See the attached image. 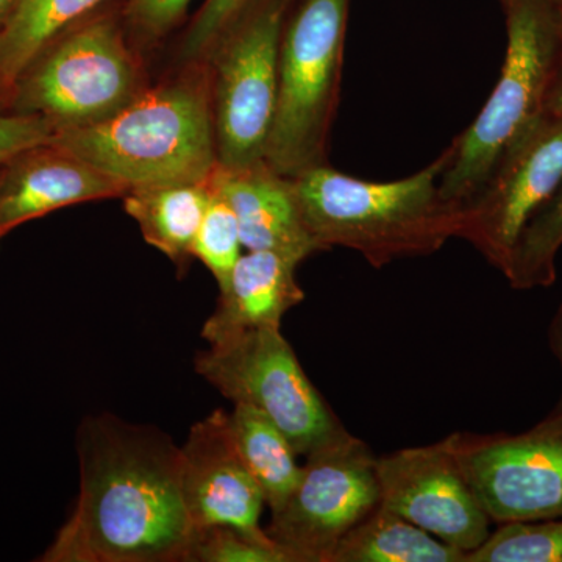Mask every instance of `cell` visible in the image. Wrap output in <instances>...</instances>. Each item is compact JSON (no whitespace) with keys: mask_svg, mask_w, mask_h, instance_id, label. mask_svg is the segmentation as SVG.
Listing matches in <instances>:
<instances>
[{"mask_svg":"<svg viewBox=\"0 0 562 562\" xmlns=\"http://www.w3.org/2000/svg\"><path fill=\"white\" fill-rule=\"evenodd\" d=\"M187 562H290L268 532L235 527L194 531Z\"/></svg>","mask_w":562,"mask_h":562,"instance_id":"obj_24","label":"cell"},{"mask_svg":"<svg viewBox=\"0 0 562 562\" xmlns=\"http://www.w3.org/2000/svg\"><path fill=\"white\" fill-rule=\"evenodd\" d=\"M331 562H465V553L379 505L339 542Z\"/></svg>","mask_w":562,"mask_h":562,"instance_id":"obj_19","label":"cell"},{"mask_svg":"<svg viewBox=\"0 0 562 562\" xmlns=\"http://www.w3.org/2000/svg\"><path fill=\"white\" fill-rule=\"evenodd\" d=\"M211 195V177L202 181L150 184L128 190L124 209L138 222L147 244L169 260L183 265L192 258V246Z\"/></svg>","mask_w":562,"mask_h":562,"instance_id":"obj_17","label":"cell"},{"mask_svg":"<svg viewBox=\"0 0 562 562\" xmlns=\"http://www.w3.org/2000/svg\"><path fill=\"white\" fill-rule=\"evenodd\" d=\"M349 9L350 0H299L284 18L279 94L265 161L286 179L328 162Z\"/></svg>","mask_w":562,"mask_h":562,"instance_id":"obj_5","label":"cell"},{"mask_svg":"<svg viewBox=\"0 0 562 562\" xmlns=\"http://www.w3.org/2000/svg\"><path fill=\"white\" fill-rule=\"evenodd\" d=\"M16 0H0V24L5 20L7 14L10 13L11 7L14 5Z\"/></svg>","mask_w":562,"mask_h":562,"instance_id":"obj_30","label":"cell"},{"mask_svg":"<svg viewBox=\"0 0 562 562\" xmlns=\"http://www.w3.org/2000/svg\"><path fill=\"white\" fill-rule=\"evenodd\" d=\"M449 439L492 524L562 517V397L522 432L457 431Z\"/></svg>","mask_w":562,"mask_h":562,"instance_id":"obj_10","label":"cell"},{"mask_svg":"<svg viewBox=\"0 0 562 562\" xmlns=\"http://www.w3.org/2000/svg\"><path fill=\"white\" fill-rule=\"evenodd\" d=\"M375 469L383 508L465 554L490 538L492 520L469 486L449 436L376 457Z\"/></svg>","mask_w":562,"mask_h":562,"instance_id":"obj_12","label":"cell"},{"mask_svg":"<svg viewBox=\"0 0 562 562\" xmlns=\"http://www.w3.org/2000/svg\"><path fill=\"white\" fill-rule=\"evenodd\" d=\"M301 262L280 251L247 250L221 288L202 338L216 344L258 328H280L284 314L305 299L295 279Z\"/></svg>","mask_w":562,"mask_h":562,"instance_id":"obj_16","label":"cell"},{"mask_svg":"<svg viewBox=\"0 0 562 562\" xmlns=\"http://www.w3.org/2000/svg\"><path fill=\"white\" fill-rule=\"evenodd\" d=\"M562 249V180L524 228L514 247L505 277L517 291L549 288L557 281V258Z\"/></svg>","mask_w":562,"mask_h":562,"instance_id":"obj_21","label":"cell"},{"mask_svg":"<svg viewBox=\"0 0 562 562\" xmlns=\"http://www.w3.org/2000/svg\"><path fill=\"white\" fill-rule=\"evenodd\" d=\"M228 427L236 449L265 494L266 505L276 512L299 482V454L283 431L250 406L235 405L228 413Z\"/></svg>","mask_w":562,"mask_h":562,"instance_id":"obj_20","label":"cell"},{"mask_svg":"<svg viewBox=\"0 0 562 562\" xmlns=\"http://www.w3.org/2000/svg\"><path fill=\"white\" fill-rule=\"evenodd\" d=\"M465 562H562V517L501 524Z\"/></svg>","mask_w":562,"mask_h":562,"instance_id":"obj_22","label":"cell"},{"mask_svg":"<svg viewBox=\"0 0 562 562\" xmlns=\"http://www.w3.org/2000/svg\"><path fill=\"white\" fill-rule=\"evenodd\" d=\"M180 483L192 531L235 527L261 531L266 498L243 461L228 427V413L216 409L191 428L180 447Z\"/></svg>","mask_w":562,"mask_h":562,"instance_id":"obj_13","label":"cell"},{"mask_svg":"<svg viewBox=\"0 0 562 562\" xmlns=\"http://www.w3.org/2000/svg\"><path fill=\"white\" fill-rule=\"evenodd\" d=\"M506 55L501 79L475 121L446 149L439 192L460 211L503 155L546 114L562 54V22L550 0H502Z\"/></svg>","mask_w":562,"mask_h":562,"instance_id":"obj_4","label":"cell"},{"mask_svg":"<svg viewBox=\"0 0 562 562\" xmlns=\"http://www.w3.org/2000/svg\"><path fill=\"white\" fill-rule=\"evenodd\" d=\"M554 11H557L558 18H560L562 22V0H550Z\"/></svg>","mask_w":562,"mask_h":562,"instance_id":"obj_31","label":"cell"},{"mask_svg":"<svg viewBox=\"0 0 562 562\" xmlns=\"http://www.w3.org/2000/svg\"><path fill=\"white\" fill-rule=\"evenodd\" d=\"M290 3L254 0L214 46V136L217 161L225 168L265 160L279 94L281 32Z\"/></svg>","mask_w":562,"mask_h":562,"instance_id":"obj_8","label":"cell"},{"mask_svg":"<svg viewBox=\"0 0 562 562\" xmlns=\"http://www.w3.org/2000/svg\"><path fill=\"white\" fill-rule=\"evenodd\" d=\"M211 184L235 211L247 250L280 251L301 261L322 251L306 231L291 180L265 160L239 168L217 165Z\"/></svg>","mask_w":562,"mask_h":562,"instance_id":"obj_15","label":"cell"},{"mask_svg":"<svg viewBox=\"0 0 562 562\" xmlns=\"http://www.w3.org/2000/svg\"><path fill=\"white\" fill-rule=\"evenodd\" d=\"M546 113L562 117V54L558 61L549 94H547Z\"/></svg>","mask_w":562,"mask_h":562,"instance_id":"obj_28","label":"cell"},{"mask_svg":"<svg viewBox=\"0 0 562 562\" xmlns=\"http://www.w3.org/2000/svg\"><path fill=\"white\" fill-rule=\"evenodd\" d=\"M52 143L128 190L209 180L217 150L203 70L143 90L109 120L60 131Z\"/></svg>","mask_w":562,"mask_h":562,"instance_id":"obj_3","label":"cell"},{"mask_svg":"<svg viewBox=\"0 0 562 562\" xmlns=\"http://www.w3.org/2000/svg\"><path fill=\"white\" fill-rule=\"evenodd\" d=\"M80 495L44 562H187L192 525L180 447L113 416L79 430Z\"/></svg>","mask_w":562,"mask_h":562,"instance_id":"obj_1","label":"cell"},{"mask_svg":"<svg viewBox=\"0 0 562 562\" xmlns=\"http://www.w3.org/2000/svg\"><path fill=\"white\" fill-rule=\"evenodd\" d=\"M501 2H502V0H498V3H501Z\"/></svg>","mask_w":562,"mask_h":562,"instance_id":"obj_32","label":"cell"},{"mask_svg":"<svg viewBox=\"0 0 562 562\" xmlns=\"http://www.w3.org/2000/svg\"><path fill=\"white\" fill-rule=\"evenodd\" d=\"M127 192L124 183L57 144L33 147L7 161L0 172V239L50 211Z\"/></svg>","mask_w":562,"mask_h":562,"instance_id":"obj_14","label":"cell"},{"mask_svg":"<svg viewBox=\"0 0 562 562\" xmlns=\"http://www.w3.org/2000/svg\"><path fill=\"white\" fill-rule=\"evenodd\" d=\"M446 160L443 150L414 176L383 183L346 176L328 162L290 180L321 250L344 247L382 269L403 258L428 257L457 238L460 214L439 192Z\"/></svg>","mask_w":562,"mask_h":562,"instance_id":"obj_2","label":"cell"},{"mask_svg":"<svg viewBox=\"0 0 562 562\" xmlns=\"http://www.w3.org/2000/svg\"><path fill=\"white\" fill-rule=\"evenodd\" d=\"M254 0H206L184 40V57L199 58L216 46Z\"/></svg>","mask_w":562,"mask_h":562,"instance_id":"obj_25","label":"cell"},{"mask_svg":"<svg viewBox=\"0 0 562 562\" xmlns=\"http://www.w3.org/2000/svg\"><path fill=\"white\" fill-rule=\"evenodd\" d=\"M562 180V117L546 113L495 166L460 214L457 238L505 273L524 228Z\"/></svg>","mask_w":562,"mask_h":562,"instance_id":"obj_11","label":"cell"},{"mask_svg":"<svg viewBox=\"0 0 562 562\" xmlns=\"http://www.w3.org/2000/svg\"><path fill=\"white\" fill-rule=\"evenodd\" d=\"M305 458L265 531L290 562H331L339 542L380 505L376 457L349 432Z\"/></svg>","mask_w":562,"mask_h":562,"instance_id":"obj_9","label":"cell"},{"mask_svg":"<svg viewBox=\"0 0 562 562\" xmlns=\"http://www.w3.org/2000/svg\"><path fill=\"white\" fill-rule=\"evenodd\" d=\"M195 371L235 405L269 417L302 457L349 435L280 328H258L210 344L195 357Z\"/></svg>","mask_w":562,"mask_h":562,"instance_id":"obj_6","label":"cell"},{"mask_svg":"<svg viewBox=\"0 0 562 562\" xmlns=\"http://www.w3.org/2000/svg\"><path fill=\"white\" fill-rule=\"evenodd\" d=\"M102 2L16 0L0 24V87H14L63 31Z\"/></svg>","mask_w":562,"mask_h":562,"instance_id":"obj_18","label":"cell"},{"mask_svg":"<svg viewBox=\"0 0 562 562\" xmlns=\"http://www.w3.org/2000/svg\"><path fill=\"white\" fill-rule=\"evenodd\" d=\"M547 338H549V347L552 350L554 360L560 364L562 375V302L558 306L557 312H554L552 321H550Z\"/></svg>","mask_w":562,"mask_h":562,"instance_id":"obj_29","label":"cell"},{"mask_svg":"<svg viewBox=\"0 0 562 562\" xmlns=\"http://www.w3.org/2000/svg\"><path fill=\"white\" fill-rule=\"evenodd\" d=\"M191 0H132L133 21L150 35H161L180 20Z\"/></svg>","mask_w":562,"mask_h":562,"instance_id":"obj_27","label":"cell"},{"mask_svg":"<svg viewBox=\"0 0 562 562\" xmlns=\"http://www.w3.org/2000/svg\"><path fill=\"white\" fill-rule=\"evenodd\" d=\"M57 133V127L44 117L0 113V166L22 151L52 143Z\"/></svg>","mask_w":562,"mask_h":562,"instance_id":"obj_26","label":"cell"},{"mask_svg":"<svg viewBox=\"0 0 562 562\" xmlns=\"http://www.w3.org/2000/svg\"><path fill=\"white\" fill-rule=\"evenodd\" d=\"M243 247L235 211L213 188L209 209L192 246V258L201 260L213 273L221 290L231 279L233 268L241 258Z\"/></svg>","mask_w":562,"mask_h":562,"instance_id":"obj_23","label":"cell"},{"mask_svg":"<svg viewBox=\"0 0 562 562\" xmlns=\"http://www.w3.org/2000/svg\"><path fill=\"white\" fill-rule=\"evenodd\" d=\"M13 88L18 113L44 117L58 132L109 120L144 90L138 61L110 20L52 43Z\"/></svg>","mask_w":562,"mask_h":562,"instance_id":"obj_7","label":"cell"}]
</instances>
